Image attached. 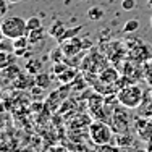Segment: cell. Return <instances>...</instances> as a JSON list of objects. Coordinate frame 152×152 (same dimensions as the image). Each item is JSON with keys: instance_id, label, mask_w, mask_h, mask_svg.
Returning a JSON list of instances; mask_svg holds the SVG:
<instances>
[{"instance_id": "obj_1", "label": "cell", "mask_w": 152, "mask_h": 152, "mask_svg": "<svg viewBox=\"0 0 152 152\" xmlns=\"http://www.w3.org/2000/svg\"><path fill=\"white\" fill-rule=\"evenodd\" d=\"M125 44L128 47V58L141 61V63L152 58V47L149 44H146L144 41H141V39L129 36L125 41Z\"/></svg>"}, {"instance_id": "obj_2", "label": "cell", "mask_w": 152, "mask_h": 152, "mask_svg": "<svg viewBox=\"0 0 152 152\" xmlns=\"http://www.w3.org/2000/svg\"><path fill=\"white\" fill-rule=\"evenodd\" d=\"M117 97H118V102H120L123 107H126V108H137L141 104H142L144 92H142V89H141V86L129 84V86H126V88L118 89Z\"/></svg>"}, {"instance_id": "obj_3", "label": "cell", "mask_w": 152, "mask_h": 152, "mask_svg": "<svg viewBox=\"0 0 152 152\" xmlns=\"http://www.w3.org/2000/svg\"><path fill=\"white\" fill-rule=\"evenodd\" d=\"M89 137L94 144L105 146V144H110L112 139H113V129L108 123L102 120H96L89 125Z\"/></svg>"}, {"instance_id": "obj_4", "label": "cell", "mask_w": 152, "mask_h": 152, "mask_svg": "<svg viewBox=\"0 0 152 152\" xmlns=\"http://www.w3.org/2000/svg\"><path fill=\"white\" fill-rule=\"evenodd\" d=\"M2 36L10 39H16L21 36H28V28H26V20L20 16H10V18H3L2 26H0Z\"/></svg>"}, {"instance_id": "obj_5", "label": "cell", "mask_w": 152, "mask_h": 152, "mask_svg": "<svg viewBox=\"0 0 152 152\" xmlns=\"http://www.w3.org/2000/svg\"><path fill=\"white\" fill-rule=\"evenodd\" d=\"M110 60L107 58L104 53L97 52V50H92L89 55H86L81 61V71L83 73H92V75H99L104 68L108 66Z\"/></svg>"}, {"instance_id": "obj_6", "label": "cell", "mask_w": 152, "mask_h": 152, "mask_svg": "<svg viewBox=\"0 0 152 152\" xmlns=\"http://www.w3.org/2000/svg\"><path fill=\"white\" fill-rule=\"evenodd\" d=\"M105 57L110 60V63H121L123 60L128 58V47L125 42L120 41H112L104 45Z\"/></svg>"}, {"instance_id": "obj_7", "label": "cell", "mask_w": 152, "mask_h": 152, "mask_svg": "<svg viewBox=\"0 0 152 152\" xmlns=\"http://www.w3.org/2000/svg\"><path fill=\"white\" fill-rule=\"evenodd\" d=\"M144 73H146V70H144V63L136 61V60H131V58H126L125 61H123L121 75L126 76L133 84H136V83L144 76Z\"/></svg>"}, {"instance_id": "obj_8", "label": "cell", "mask_w": 152, "mask_h": 152, "mask_svg": "<svg viewBox=\"0 0 152 152\" xmlns=\"http://www.w3.org/2000/svg\"><path fill=\"white\" fill-rule=\"evenodd\" d=\"M110 126L113 131L118 133H128L129 129V117L123 110H115L110 117Z\"/></svg>"}, {"instance_id": "obj_9", "label": "cell", "mask_w": 152, "mask_h": 152, "mask_svg": "<svg viewBox=\"0 0 152 152\" xmlns=\"http://www.w3.org/2000/svg\"><path fill=\"white\" fill-rule=\"evenodd\" d=\"M61 47V50H63V53L66 57H70V55H78V53H81L83 50V37H71V39H68V41H63L60 44Z\"/></svg>"}, {"instance_id": "obj_10", "label": "cell", "mask_w": 152, "mask_h": 152, "mask_svg": "<svg viewBox=\"0 0 152 152\" xmlns=\"http://www.w3.org/2000/svg\"><path fill=\"white\" fill-rule=\"evenodd\" d=\"M120 78H121V71H118L117 68L110 66V65L99 73V79L105 84H117Z\"/></svg>"}, {"instance_id": "obj_11", "label": "cell", "mask_w": 152, "mask_h": 152, "mask_svg": "<svg viewBox=\"0 0 152 152\" xmlns=\"http://www.w3.org/2000/svg\"><path fill=\"white\" fill-rule=\"evenodd\" d=\"M2 79H3V83H13L15 79L18 78V76L21 75V68L18 66V65H10V66H5V68H2Z\"/></svg>"}, {"instance_id": "obj_12", "label": "cell", "mask_w": 152, "mask_h": 152, "mask_svg": "<svg viewBox=\"0 0 152 152\" xmlns=\"http://www.w3.org/2000/svg\"><path fill=\"white\" fill-rule=\"evenodd\" d=\"M12 84H13V88L26 89V88H31V86H36V78H34V75H31V73H28V76L21 73Z\"/></svg>"}, {"instance_id": "obj_13", "label": "cell", "mask_w": 152, "mask_h": 152, "mask_svg": "<svg viewBox=\"0 0 152 152\" xmlns=\"http://www.w3.org/2000/svg\"><path fill=\"white\" fill-rule=\"evenodd\" d=\"M81 73V71L78 70V68H73V66H68L66 70L63 71V73H60L57 76V79L61 83V84H71V83L75 81L76 78H78V75Z\"/></svg>"}, {"instance_id": "obj_14", "label": "cell", "mask_w": 152, "mask_h": 152, "mask_svg": "<svg viewBox=\"0 0 152 152\" xmlns=\"http://www.w3.org/2000/svg\"><path fill=\"white\" fill-rule=\"evenodd\" d=\"M16 57L18 55L15 52H3V50H0V68L15 65L16 63Z\"/></svg>"}, {"instance_id": "obj_15", "label": "cell", "mask_w": 152, "mask_h": 152, "mask_svg": "<svg viewBox=\"0 0 152 152\" xmlns=\"http://www.w3.org/2000/svg\"><path fill=\"white\" fill-rule=\"evenodd\" d=\"M83 31V26H75V28H66V29L63 31V34L60 36L58 39H57V42L58 44H61L63 41H68V39H71V37H76V36L79 34V32Z\"/></svg>"}, {"instance_id": "obj_16", "label": "cell", "mask_w": 152, "mask_h": 152, "mask_svg": "<svg viewBox=\"0 0 152 152\" xmlns=\"http://www.w3.org/2000/svg\"><path fill=\"white\" fill-rule=\"evenodd\" d=\"M42 68H44V63L37 58H31V60H28V63H26V71L31 75H39L42 71Z\"/></svg>"}, {"instance_id": "obj_17", "label": "cell", "mask_w": 152, "mask_h": 152, "mask_svg": "<svg viewBox=\"0 0 152 152\" xmlns=\"http://www.w3.org/2000/svg\"><path fill=\"white\" fill-rule=\"evenodd\" d=\"M65 29H66V28H65V23H63V21H60V20H57L55 23L49 28V36H52V37L57 41V39L63 34Z\"/></svg>"}, {"instance_id": "obj_18", "label": "cell", "mask_w": 152, "mask_h": 152, "mask_svg": "<svg viewBox=\"0 0 152 152\" xmlns=\"http://www.w3.org/2000/svg\"><path fill=\"white\" fill-rule=\"evenodd\" d=\"M28 37H29L31 44H37V42H42L45 39V29L44 28H39V29L29 31L28 32Z\"/></svg>"}, {"instance_id": "obj_19", "label": "cell", "mask_w": 152, "mask_h": 152, "mask_svg": "<svg viewBox=\"0 0 152 152\" xmlns=\"http://www.w3.org/2000/svg\"><path fill=\"white\" fill-rule=\"evenodd\" d=\"M104 15H105V12H104L102 7H91V8L88 10V18L91 21H100L104 18Z\"/></svg>"}, {"instance_id": "obj_20", "label": "cell", "mask_w": 152, "mask_h": 152, "mask_svg": "<svg viewBox=\"0 0 152 152\" xmlns=\"http://www.w3.org/2000/svg\"><path fill=\"white\" fill-rule=\"evenodd\" d=\"M50 81H52V76H50L49 73H39L36 75V84L41 86L42 89H49L50 88Z\"/></svg>"}, {"instance_id": "obj_21", "label": "cell", "mask_w": 152, "mask_h": 152, "mask_svg": "<svg viewBox=\"0 0 152 152\" xmlns=\"http://www.w3.org/2000/svg\"><path fill=\"white\" fill-rule=\"evenodd\" d=\"M49 58H50V61H52V63H58V61H63V58H65V53H63V50H61L60 44L57 45L53 50H50Z\"/></svg>"}, {"instance_id": "obj_22", "label": "cell", "mask_w": 152, "mask_h": 152, "mask_svg": "<svg viewBox=\"0 0 152 152\" xmlns=\"http://www.w3.org/2000/svg\"><path fill=\"white\" fill-rule=\"evenodd\" d=\"M133 144V136L128 134V133H118L117 134V146L123 147V146H129Z\"/></svg>"}, {"instance_id": "obj_23", "label": "cell", "mask_w": 152, "mask_h": 152, "mask_svg": "<svg viewBox=\"0 0 152 152\" xmlns=\"http://www.w3.org/2000/svg\"><path fill=\"white\" fill-rule=\"evenodd\" d=\"M139 29V21L137 20H128L125 24H123V32L125 34H133Z\"/></svg>"}, {"instance_id": "obj_24", "label": "cell", "mask_w": 152, "mask_h": 152, "mask_svg": "<svg viewBox=\"0 0 152 152\" xmlns=\"http://www.w3.org/2000/svg\"><path fill=\"white\" fill-rule=\"evenodd\" d=\"M26 28H28V32L42 28L41 18H39V16H31V18H28V20H26Z\"/></svg>"}, {"instance_id": "obj_25", "label": "cell", "mask_w": 152, "mask_h": 152, "mask_svg": "<svg viewBox=\"0 0 152 152\" xmlns=\"http://www.w3.org/2000/svg\"><path fill=\"white\" fill-rule=\"evenodd\" d=\"M0 50H3V52H15V45H13V39H10V37H5V36H3L2 42H0Z\"/></svg>"}, {"instance_id": "obj_26", "label": "cell", "mask_w": 152, "mask_h": 152, "mask_svg": "<svg viewBox=\"0 0 152 152\" xmlns=\"http://www.w3.org/2000/svg\"><path fill=\"white\" fill-rule=\"evenodd\" d=\"M68 68V65L65 61H58V63H53V68H52V73H55V76H58L60 73H63L65 70Z\"/></svg>"}, {"instance_id": "obj_27", "label": "cell", "mask_w": 152, "mask_h": 152, "mask_svg": "<svg viewBox=\"0 0 152 152\" xmlns=\"http://www.w3.org/2000/svg\"><path fill=\"white\" fill-rule=\"evenodd\" d=\"M121 8L125 12H131L136 8V0H121Z\"/></svg>"}, {"instance_id": "obj_28", "label": "cell", "mask_w": 152, "mask_h": 152, "mask_svg": "<svg viewBox=\"0 0 152 152\" xmlns=\"http://www.w3.org/2000/svg\"><path fill=\"white\" fill-rule=\"evenodd\" d=\"M100 151L102 152H120V147H112L110 144H105V146H100Z\"/></svg>"}, {"instance_id": "obj_29", "label": "cell", "mask_w": 152, "mask_h": 152, "mask_svg": "<svg viewBox=\"0 0 152 152\" xmlns=\"http://www.w3.org/2000/svg\"><path fill=\"white\" fill-rule=\"evenodd\" d=\"M91 47H92V41H91V37H88V36H86V37H83V49L88 50V49H91Z\"/></svg>"}, {"instance_id": "obj_30", "label": "cell", "mask_w": 152, "mask_h": 152, "mask_svg": "<svg viewBox=\"0 0 152 152\" xmlns=\"http://www.w3.org/2000/svg\"><path fill=\"white\" fill-rule=\"evenodd\" d=\"M7 2L8 0H0V16H5L7 15Z\"/></svg>"}, {"instance_id": "obj_31", "label": "cell", "mask_w": 152, "mask_h": 152, "mask_svg": "<svg viewBox=\"0 0 152 152\" xmlns=\"http://www.w3.org/2000/svg\"><path fill=\"white\" fill-rule=\"evenodd\" d=\"M47 152H70L66 149V147H63V146H53V147H50Z\"/></svg>"}, {"instance_id": "obj_32", "label": "cell", "mask_w": 152, "mask_h": 152, "mask_svg": "<svg viewBox=\"0 0 152 152\" xmlns=\"http://www.w3.org/2000/svg\"><path fill=\"white\" fill-rule=\"evenodd\" d=\"M144 79H146V83L152 88V70H149V71H146V73H144Z\"/></svg>"}, {"instance_id": "obj_33", "label": "cell", "mask_w": 152, "mask_h": 152, "mask_svg": "<svg viewBox=\"0 0 152 152\" xmlns=\"http://www.w3.org/2000/svg\"><path fill=\"white\" fill-rule=\"evenodd\" d=\"M120 152H139V151H136L134 147H129V146H123L120 147Z\"/></svg>"}, {"instance_id": "obj_34", "label": "cell", "mask_w": 152, "mask_h": 152, "mask_svg": "<svg viewBox=\"0 0 152 152\" xmlns=\"http://www.w3.org/2000/svg\"><path fill=\"white\" fill-rule=\"evenodd\" d=\"M21 0H8V3H20Z\"/></svg>"}, {"instance_id": "obj_35", "label": "cell", "mask_w": 152, "mask_h": 152, "mask_svg": "<svg viewBox=\"0 0 152 152\" xmlns=\"http://www.w3.org/2000/svg\"><path fill=\"white\" fill-rule=\"evenodd\" d=\"M147 5H149V8H152V0H147Z\"/></svg>"}, {"instance_id": "obj_36", "label": "cell", "mask_w": 152, "mask_h": 152, "mask_svg": "<svg viewBox=\"0 0 152 152\" xmlns=\"http://www.w3.org/2000/svg\"><path fill=\"white\" fill-rule=\"evenodd\" d=\"M151 24H152V16H151Z\"/></svg>"}]
</instances>
